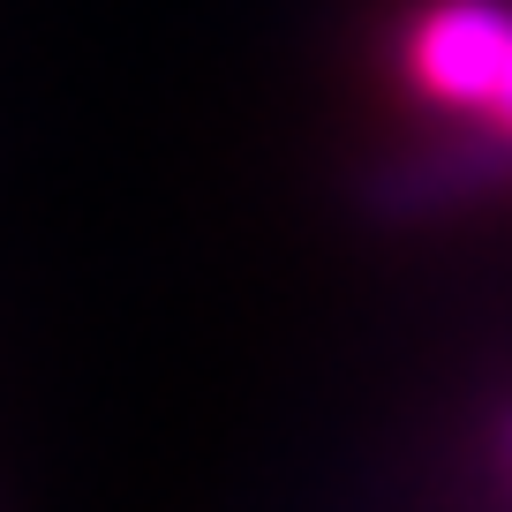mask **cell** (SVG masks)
<instances>
[{
	"mask_svg": "<svg viewBox=\"0 0 512 512\" xmlns=\"http://www.w3.org/2000/svg\"><path fill=\"white\" fill-rule=\"evenodd\" d=\"M512 61V8L497 0H430L400 38V68L430 106L445 113H490Z\"/></svg>",
	"mask_w": 512,
	"mask_h": 512,
	"instance_id": "6da1fadb",
	"label": "cell"
},
{
	"mask_svg": "<svg viewBox=\"0 0 512 512\" xmlns=\"http://www.w3.org/2000/svg\"><path fill=\"white\" fill-rule=\"evenodd\" d=\"M482 136H490V144H497V151L512 159V61H505V83H497L490 113H482Z\"/></svg>",
	"mask_w": 512,
	"mask_h": 512,
	"instance_id": "7a4b0ae2",
	"label": "cell"
},
{
	"mask_svg": "<svg viewBox=\"0 0 512 512\" xmlns=\"http://www.w3.org/2000/svg\"><path fill=\"white\" fill-rule=\"evenodd\" d=\"M497 467H505V482H512V407L497 415Z\"/></svg>",
	"mask_w": 512,
	"mask_h": 512,
	"instance_id": "3957f363",
	"label": "cell"
}]
</instances>
